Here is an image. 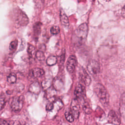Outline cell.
<instances>
[{
    "instance_id": "5",
    "label": "cell",
    "mask_w": 125,
    "mask_h": 125,
    "mask_svg": "<svg viewBox=\"0 0 125 125\" xmlns=\"http://www.w3.org/2000/svg\"><path fill=\"white\" fill-rule=\"evenodd\" d=\"M87 69L88 72L93 76L98 75L100 71V64L96 61L91 60L88 63Z\"/></svg>"
},
{
    "instance_id": "19",
    "label": "cell",
    "mask_w": 125,
    "mask_h": 125,
    "mask_svg": "<svg viewBox=\"0 0 125 125\" xmlns=\"http://www.w3.org/2000/svg\"><path fill=\"white\" fill-rule=\"evenodd\" d=\"M7 81L9 83H15L17 81V77L14 73L10 74L7 78Z\"/></svg>"
},
{
    "instance_id": "21",
    "label": "cell",
    "mask_w": 125,
    "mask_h": 125,
    "mask_svg": "<svg viewBox=\"0 0 125 125\" xmlns=\"http://www.w3.org/2000/svg\"><path fill=\"white\" fill-rule=\"evenodd\" d=\"M83 109L84 112L86 114H90L92 111V109H91L89 104H88V103H86V102L83 103Z\"/></svg>"
},
{
    "instance_id": "6",
    "label": "cell",
    "mask_w": 125,
    "mask_h": 125,
    "mask_svg": "<svg viewBox=\"0 0 125 125\" xmlns=\"http://www.w3.org/2000/svg\"><path fill=\"white\" fill-rule=\"evenodd\" d=\"M107 121L109 123L114 125H120L121 124L120 118L113 110L109 112L107 116Z\"/></svg>"
},
{
    "instance_id": "8",
    "label": "cell",
    "mask_w": 125,
    "mask_h": 125,
    "mask_svg": "<svg viewBox=\"0 0 125 125\" xmlns=\"http://www.w3.org/2000/svg\"><path fill=\"white\" fill-rule=\"evenodd\" d=\"M77 65V59L74 55H71L68 58L66 62V69L67 71L70 73H73L76 68Z\"/></svg>"
},
{
    "instance_id": "26",
    "label": "cell",
    "mask_w": 125,
    "mask_h": 125,
    "mask_svg": "<svg viewBox=\"0 0 125 125\" xmlns=\"http://www.w3.org/2000/svg\"><path fill=\"white\" fill-rule=\"evenodd\" d=\"M27 52L31 56H32L34 54H35L36 52H35V47L32 45H29L27 49Z\"/></svg>"
},
{
    "instance_id": "4",
    "label": "cell",
    "mask_w": 125,
    "mask_h": 125,
    "mask_svg": "<svg viewBox=\"0 0 125 125\" xmlns=\"http://www.w3.org/2000/svg\"><path fill=\"white\" fill-rule=\"evenodd\" d=\"M24 97L23 96H15L13 97L10 103V107L14 111H20L23 107Z\"/></svg>"
},
{
    "instance_id": "13",
    "label": "cell",
    "mask_w": 125,
    "mask_h": 125,
    "mask_svg": "<svg viewBox=\"0 0 125 125\" xmlns=\"http://www.w3.org/2000/svg\"><path fill=\"white\" fill-rule=\"evenodd\" d=\"M119 110L121 114L125 116V93L123 94L121 97Z\"/></svg>"
},
{
    "instance_id": "1",
    "label": "cell",
    "mask_w": 125,
    "mask_h": 125,
    "mask_svg": "<svg viewBox=\"0 0 125 125\" xmlns=\"http://www.w3.org/2000/svg\"><path fill=\"white\" fill-rule=\"evenodd\" d=\"M88 33V26L86 23L81 24L76 29L72 36V40L76 44H81L86 39Z\"/></svg>"
},
{
    "instance_id": "24",
    "label": "cell",
    "mask_w": 125,
    "mask_h": 125,
    "mask_svg": "<svg viewBox=\"0 0 125 125\" xmlns=\"http://www.w3.org/2000/svg\"><path fill=\"white\" fill-rule=\"evenodd\" d=\"M6 104L5 97L1 95L0 96V111L4 107Z\"/></svg>"
},
{
    "instance_id": "10",
    "label": "cell",
    "mask_w": 125,
    "mask_h": 125,
    "mask_svg": "<svg viewBox=\"0 0 125 125\" xmlns=\"http://www.w3.org/2000/svg\"><path fill=\"white\" fill-rule=\"evenodd\" d=\"M84 85L81 83H79L77 84L74 91V95L76 96V99L77 100L83 97L84 94Z\"/></svg>"
},
{
    "instance_id": "7",
    "label": "cell",
    "mask_w": 125,
    "mask_h": 125,
    "mask_svg": "<svg viewBox=\"0 0 125 125\" xmlns=\"http://www.w3.org/2000/svg\"><path fill=\"white\" fill-rule=\"evenodd\" d=\"M80 104L78 100L77 99L72 100L71 104L70 110L74 118V119H78L80 114Z\"/></svg>"
},
{
    "instance_id": "20",
    "label": "cell",
    "mask_w": 125,
    "mask_h": 125,
    "mask_svg": "<svg viewBox=\"0 0 125 125\" xmlns=\"http://www.w3.org/2000/svg\"><path fill=\"white\" fill-rule=\"evenodd\" d=\"M51 81L50 79H45L43 80L42 83V88L44 89H47L51 85Z\"/></svg>"
},
{
    "instance_id": "14",
    "label": "cell",
    "mask_w": 125,
    "mask_h": 125,
    "mask_svg": "<svg viewBox=\"0 0 125 125\" xmlns=\"http://www.w3.org/2000/svg\"><path fill=\"white\" fill-rule=\"evenodd\" d=\"M60 21L62 24L66 26H68L69 24V20L68 17L65 13L62 10L60 11Z\"/></svg>"
},
{
    "instance_id": "27",
    "label": "cell",
    "mask_w": 125,
    "mask_h": 125,
    "mask_svg": "<svg viewBox=\"0 0 125 125\" xmlns=\"http://www.w3.org/2000/svg\"><path fill=\"white\" fill-rule=\"evenodd\" d=\"M13 124L14 122L13 121L0 119V125H13Z\"/></svg>"
},
{
    "instance_id": "17",
    "label": "cell",
    "mask_w": 125,
    "mask_h": 125,
    "mask_svg": "<svg viewBox=\"0 0 125 125\" xmlns=\"http://www.w3.org/2000/svg\"><path fill=\"white\" fill-rule=\"evenodd\" d=\"M42 23L41 22H37L34 25V34L36 36H39L41 33V26H42Z\"/></svg>"
},
{
    "instance_id": "28",
    "label": "cell",
    "mask_w": 125,
    "mask_h": 125,
    "mask_svg": "<svg viewBox=\"0 0 125 125\" xmlns=\"http://www.w3.org/2000/svg\"><path fill=\"white\" fill-rule=\"evenodd\" d=\"M54 107V105L52 103H49L48 104H47L46 106V109L47 111H51L53 109Z\"/></svg>"
},
{
    "instance_id": "18",
    "label": "cell",
    "mask_w": 125,
    "mask_h": 125,
    "mask_svg": "<svg viewBox=\"0 0 125 125\" xmlns=\"http://www.w3.org/2000/svg\"><path fill=\"white\" fill-rule=\"evenodd\" d=\"M64 115H65V117L66 118V119L67 120V121H68V122L71 123L73 122L74 120V118L71 113V111L70 110V109H68L64 113Z\"/></svg>"
},
{
    "instance_id": "25",
    "label": "cell",
    "mask_w": 125,
    "mask_h": 125,
    "mask_svg": "<svg viewBox=\"0 0 125 125\" xmlns=\"http://www.w3.org/2000/svg\"><path fill=\"white\" fill-rule=\"evenodd\" d=\"M60 31V28L58 26H53L51 29H50V32L51 34L53 35H56L58 33H59Z\"/></svg>"
},
{
    "instance_id": "2",
    "label": "cell",
    "mask_w": 125,
    "mask_h": 125,
    "mask_svg": "<svg viewBox=\"0 0 125 125\" xmlns=\"http://www.w3.org/2000/svg\"><path fill=\"white\" fill-rule=\"evenodd\" d=\"M12 19L16 24L20 26H25L29 22L26 15L18 8H15L12 12Z\"/></svg>"
},
{
    "instance_id": "3",
    "label": "cell",
    "mask_w": 125,
    "mask_h": 125,
    "mask_svg": "<svg viewBox=\"0 0 125 125\" xmlns=\"http://www.w3.org/2000/svg\"><path fill=\"white\" fill-rule=\"evenodd\" d=\"M94 91L103 104H108L109 95L106 88L103 84L100 83H96L94 86Z\"/></svg>"
},
{
    "instance_id": "12",
    "label": "cell",
    "mask_w": 125,
    "mask_h": 125,
    "mask_svg": "<svg viewBox=\"0 0 125 125\" xmlns=\"http://www.w3.org/2000/svg\"><path fill=\"white\" fill-rule=\"evenodd\" d=\"M30 74L31 76L34 78H39L42 77L44 74V71L42 68L36 67L30 70Z\"/></svg>"
},
{
    "instance_id": "23",
    "label": "cell",
    "mask_w": 125,
    "mask_h": 125,
    "mask_svg": "<svg viewBox=\"0 0 125 125\" xmlns=\"http://www.w3.org/2000/svg\"><path fill=\"white\" fill-rule=\"evenodd\" d=\"M18 41L17 40H15L12 41L9 45V49L11 51H15L18 46Z\"/></svg>"
},
{
    "instance_id": "16",
    "label": "cell",
    "mask_w": 125,
    "mask_h": 125,
    "mask_svg": "<svg viewBox=\"0 0 125 125\" xmlns=\"http://www.w3.org/2000/svg\"><path fill=\"white\" fill-rule=\"evenodd\" d=\"M57 59L56 57L53 55L48 57L46 61L47 64L49 66H52L55 64L57 63Z\"/></svg>"
},
{
    "instance_id": "15",
    "label": "cell",
    "mask_w": 125,
    "mask_h": 125,
    "mask_svg": "<svg viewBox=\"0 0 125 125\" xmlns=\"http://www.w3.org/2000/svg\"><path fill=\"white\" fill-rule=\"evenodd\" d=\"M63 84V83L60 78H55L53 81V88L55 90H60L62 88Z\"/></svg>"
},
{
    "instance_id": "11",
    "label": "cell",
    "mask_w": 125,
    "mask_h": 125,
    "mask_svg": "<svg viewBox=\"0 0 125 125\" xmlns=\"http://www.w3.org/2000/svg\"><path fill=\"white\" fill-rule=\"evenodd\" d=\"M29 91L31 93L38 94L41 91V86L38 82H34L32 83L29 87Z\"/></svg>"
},
{
    "instance_id": "22",
    "label": "cell",
    "mask_w": 125,
    "mask_h": 125,
    "mask_svg": "<svg viewBox=\"0 0 125 125\" xmlns=\"http://www.w3.org/2000/svg\"><path fill=\"white\" fill-rule=\"evenodd\" d=\"M36 57L39 60V61H43L45 59V56L43 52L38 50L36 52L35 54Z\"/></svg>"
},
{
    "instance_id": "30",
    "label": "cell",
    "mask_w": 125,
    "mask_h": 125,
    "mask_svg": "<svg viewBox=\"0 0 125 125\" xmlns=\"http://www.w3.org/2000/svg\"><path fill=\"white\" fill-rule=\"evenodd\" d=\"M122 13L123 16L125 17V6L123 7V9H122Z\"/></svg>"
},
{
    "instance_id": "29",
    "label": "cell",
    "mask_w": 125,
    "mask_h": 125,
    "mask_svg": "<svg viewBox=\"0 0 125 125\" xmlns=\"http://www.w3.org/2000/svg\"><path fill=\"white\" fill-rule=\"evenodd\" d=\"M16 89L18 91H21L24 89V85L21 83H18V85H16Z\"/></svg>"
},
{
    "instance_id": "9",
    "label": "cell",
    "mask_w": 125,
    "mask_h": 125,
    "mask_svg": "<svg viewBox=\"0 0 125 125\" xmlns=\"http://www.w3.org/2000/svg\"><path fill=\"white\" fill-rule=\"evenodd\" d=\"M79 80L80 81V83L86 86L89 85L91 81L89 75L87 74L84 69H83L82 72L80 73Z\"/></svg>"
}]
</instances>
